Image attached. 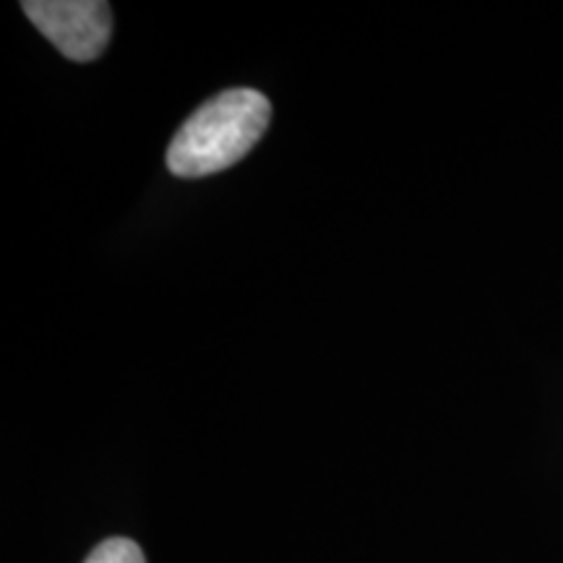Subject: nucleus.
I'll list each match as a JSON object with an SVG mask.
<instances>
[{
	"instance_id": "1",
	"label": "nucleus",
	"mask_w": 563,
	"mask_h": 563,
	"mask_svg": "<svg viewBox=\"0 0 563 563\" xmlns=\"http://www.w3.org/2000/svg\"><path fill=\"white\" fill-rule=\"evenodd\" d=\"M272 104L256 89H228L211 97L180 125L167 150V170L178 178H207L241 162L264 136Z\"/></svg>"
},
{
	"instance_id": "2",
	"label": "nucleus",
	"mask_w": 563,
	"mask_h": 563,
	"mask_svg": "<svg viewBox=\"0 0 563 563\" xmlns=\"http://www.w3.org/2000/svg\"><path fill=\"white\" fill-rule=\"evenodd\" d=\"M21 9L68 60H95L108 47L112 11L104 0H26Z\"/></svg>"
},
{
	"instance_id": "3",
	"label": "nucleus",
	"mask_w": 563,
	"mask_h": 563,
	"mask_svg": "<svg viewBox=\"0 0 563 563\" xmlns=\"http://www.w3.org/2000/svg\"><path fill=\"white\" fill-rule=\"evenodd\" d=\"M84 563H146V559L133 540L110 538L97 545Z\"/></svg>"
}]
</instances>
